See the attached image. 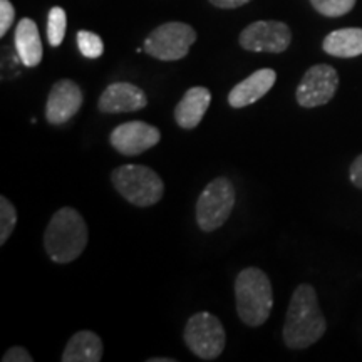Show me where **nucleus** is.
Returning <instances> with one entry per match:
<instances>
[{
	"instance_id": "nucleus-1",
	"label": "nucleus",
	"mask_w": 362,
	"mask_h": 362,
	"mask_svg": "<svg viewBox=\"0 0 362 362\" xmlns=\"http://www.w3.org/2000/svg\"><path fill=\"white\" fill-rule=\"evenodd\" d=\"M327 330V320L319 307L315 288L300 284L293 291L284 324V342L288 349H307Z\"/></svg>"
},
{
	"instance_id": "nucleus-2",
	"label": "nucleus",
	"mask_w": 362,
	"mask_h": 362,
	"mask_svg": "<svg viewBox=\"0 0 362 362\" xmlns=\"http://www.w3.org/2000/svg\"><path fill=\"white\" fill-rule=\"evenodd\" d=\"M88 225L74 208L57 210L44 233V248L49 259L56 264L74 262L88 247Z\"/></svg>"
},
{
	"instance_id": "nucleus-3",
	"label": "nucleus",
	"mask_w": 362,
	"mask_h": 362,
	"mask_svg": "<svg viewBox=\"0 0 362 362\" xmlns=\"http://www.w3.org/2000/svg\"><path fill=\"white\" fill-rule=\"evenodd\" d=\"M235 302L240 320L248 327H260L274 307V288L264 270L243 269L235 279Z\"/></svg>"
},
{
	"instance_id": "nucleus-4",
	"label": "nucleus",
	"mask_w": 362,
	"mask_h": 362,
	"mask_svg": "<svg viewBox=\"0 0 362 362\" xmlns=\"http://www.w3.org/2000/svg\"><path fill=\"white\" fill-rule=\"evenodd\" d=\"M117 193L138 208L156 205L165 194V183L155 170L144 165H123L111 175Z\"/></svg>"
},
{
	"instance_id": "nucleus-5",
	"label": "nucleus",
	"mask_w": 362,
	"mask_h": 362,
	"mask_svg": "<svg viewBox=\"0 0 362 362\" xmlns=\"http://www.w3.org/2000/svg\"><path fill=\"white\" fill-rule=\"evenodd\" d=\"M235 187L225 176L206 185L197 202V223L203 232H215L232 215L235 208Z\"/></svg>"
},
{
	"instance_id": "nucleus-6",
	"label": "nucleus",
	"mask_w": 362,
	"mask_h": 362,
	"mask_svg": "<svg viewBox=\"0 0 362 362\" xmlns=\"http://www.w3.org/2000/svg\"><path fill=\"white\" fill-rule=\"evenodd\" d=\"M185 344L203 361H215L225 349V329L220 319L210 312H197L188 319L183 332Z\"/></svg>"
},
{
	"instance_id": "nucleus-7",
	"label": "nucleus",
	"mask_w": 362,
	"mask_h": 362,
	"mask_svg": "<svg viewBox=\"0 0 362 362\" xmlns=\"http://www.w3.org/2000/svg\"><path fill=\"white\" fill-rule=\"evenodd\" d=\"M197 40V30L185 22H166L144 39V52L158 61H180L187 57Z\"/></svg>"
},
{
	"instance_id": "nucleus-8",
	"label": "nucleus",
	"mask_w": 362,
	"mask_h": 362,
	"mask_svg": "<svg viewBox=\"0 0 362 362\" xmlns=\"http://www.w3.org/2000/svg\"><path fill=\"white\" fill-rule=\"evenodd\" d=\"M292 40L291 27L280 21H257L247 25L238 42L245 51L280 54L287 51Z\"/></svg>"
},
{
	"instance_id": "nucleus-9",
	"label": "nucleus",
	"mask_w": 362,
	"mask_h": 362,
	"mask_svg": "<svg viewBox=\"0 0 362 362\" xmlns=\"http://www.w3.org/2000/svg\"><path fill=\"white\" fill-rule=\"evenodd\" d=\"M339 88V74L332 66H312L297 88V103L302 107H317L327 104Z\"/></svg>"
},
{
	"instance_id": "nucleus-10",
	"label": "nucleus",
	"mask_w": 362,
	"mask_h": 362,
	"mask_svg": "<svg viewBox=\"0 0 362 362\" xmlns=\"http://www.w3.org/2000/svg\"><path fill=\"white\" fill-rule=\"evenodd\" d=\"M161 139L160 129L144 121H128L111 131L110 143L124 156H138L156 146Z\"/></svg>"
},
{
	"instance_id": "nucleus-11",
	"label": "nucleus",
	"mask_w": 362,
	"mask_h": 362,
	"mask_svg": "<svg viewBox=\"0 0 362 362\" xmlns=\"http://www.w3.org/2000/svg\"><path fill=\"white\" fill-rule=\"evenodd\" d=\"M83 90L74 81L61 79L52 86L45 103V119L54 126L66 124L83 106Z\"/></svg>"
},
{
	"instance_id": "nucleus-12",
	"label": "nucleus",
	"mask_w": 362,
	"mask_h": 362,
	"mask_svg": "<svg viewBox=\"0 0 362 362\" xmlns=\"http://www.w3.org/2000/svg\"><path fill=\"white\" fill-rule=\"evenodd\" d=\"M146 104L148 98L141 88L131 83H115L103 90L98 107L104 115H119L139 111Z\"/></svg>"
},
{
	"instance_id": "nucleus-13",
	"label": "nucleus",
	"mask_w": 362,
	"mask_h": 362,
	"mask_svg": "<svg viewBox=\"0 0 362 362\" xmlns=\"http://www.w3.org/2000/svg\"><path fill=\"white\" fill-rule=\"evenodd\" d=\"M275 81H277V72L274 69L265 67V69L255 71L230 90L228 104L235 110L250 106V104L259 101L274 88Z\"/></svg>"
},
{
	"instance_id": "nucleus-14",
	"label": "nucleus",
	"mask_w": 362,
	"mask_h": 362,
	"mask_svg": "<svg viewBox=\"0 0 362 362\" xmlns=\"http://www.w3.org/2000/svg\"><path fill=\"white\" fill-rule=\"evenodd\" d=\"M211 103V93L203 86L189 88L175 107V121L180 128L194 129L202 123L203 116Z\"/></svg>"
},
{
	"instance_id": "nucleus-15",
	"label": "nucleus",
	"mask_w": 362,
	"mask_h": 362,
	"mask_svg": "<svg viewBox=\"0 0 362 362\" xmlns=\"http://www.w3.org/2000/svg\"><path fill=\"white\" fill-rule=\"evenodd\" d=\"M16 51L25 67H35L42 61V40H40L37 24L29 17L19 21L16 29Z\"/></svg>"
},
{
	"instance_id": "nucleus-16",
	"label": "nucleus",
	"mask_w": 362,
	"mask_h": 362,
	"mask_svg": "<svg viewBox=\"0 0 362 362\" xmlns=\"http://www.w3.org/2000/svg\"><path fill=\"white\" fill-rule=\"evenodd\" d=\"M103 341L93 330H81L69 339L64 352H62V362H99L103 359Z\"/></svg>"
},
{
	"instance_id": "nucleus-17",
	"label": "nucleus",
	"mask_w": 362,
	"mask_h": 362,
	"mask_svg": "<svg viewBox=\"0 0 362 362\" xmlns=\"http://www.w3.org/2000/svg\"><path fill=\"white\" fill-rule=\"evenodd\" d=\"M324 51L334 57H357L362 54V29L346 27L330 33L322 42Z\"/></svg>"
},
{
	"instance_id": "nucleus-18",
	"label": "nucleus",
	"mask_w": 362,
	"mask_h": 362,
	"mask_svg": "<svg viewBox=\"0 0 362 362\" xmlns=\"http://www.w3.org/2000/svg\"><path fill=\"white\" fill-rule=\"evenodd\" d=\"M67 16L62 7H52L47 13V40L52 47H59L66 37Z\"/></svg>"
},
{
	"instance_id": "nucleus-19",
	"label": "nucleus",
	"mask_w": 362,
	"mask_h": 362,
	"mask_svg": "<svg viewBox=\"0 0 362 362\" xmlns=\"http://www.w3.org/2000/svg\"><path fill=\"white\" fill-rule=\"evenodd\" d=\"M17 225V210L11 200L0 197V245H6Z\"/></svg>"
},
{
	"instance_id": "nucleus-20",
	"label": "nucleus",
	"mask_w": 362,
	"mask_h": 362,
	"mask_svg": "<svg viewBox=\"0 0 362 362\" xmlns=\"http://www.w3.org/2000/svg\"><path fill=\"white\" fill-rule=\"evenodd\" d=\"M310 4L320 16L342 17L354 8L356 0H310Z\"/></svg>"
},
{
	"instance_id": "nucleus-21",
	"label": "nucleus",
	"mask_w": 362,
	"mask_h": 362,
	"mask_svg": "<svg viewBox=\"0 0 362 362\" xmlns=\"http://www.w3.org/2000/svg\"><path fill=\"white\" fill-rule=\"evenodd\" d=\"M78 47L79 52L88 59H98L104 52V42L98 34L90 30H79L78 33Z\"/></svg>"
},
{
	"instance_id": "nucleus-22",
	"label": "nucleus",
	"mask_w": 362,
	"mask_h": 362,
	"mask_svg": "<svg viewBox=\"0 0 362 362\" xmlns=\"http://www.w3.org/2000/svg\"><path fill=\"white\" fill-rule=\"evenodd\" d=\"M16 19V8L11 0H0V37L7 34Z\"/></svg>"
},
{
	"instance_id": "nucleus-23",
	"label": "nucleus",
	"mask_w": 362,
	"mask_h": 362,
	"mask_svg": "<svg viewBox=\"0 0 362 362\" xmlns=\"http://www.w3.org/2000/svg\"><path fill=\"white\" fill-rule=\"evenodd\" d=\"M4 362H33L34 357L29 354V351L24 349V347L16 346L11 347L6 354L2 357Z\"/></svg>"
},
{
	"instance_id": "nucleus-24",
	"label": "nucleus",
	"mask_w": 362,
	"mask_h": 362,
	"mask_svg": "<svg viewBox=\"0 0 362 362\" xmlns=\"http://www.w3.org/2000/svg\"><path fill=\"white\" fill-rule=\"evenodd\" d=\"M349 176L352 183H354L357 188L362 189V155H359L354 161H352Z\"/></svg>"
},
{
	"instance_id": "nucleus-25",
	"label": "nucleus",
	"mask_w": 362,
	"mask_h": 362,
	"mask_svg": "<svg viewBox=\"0 0 362 362\" xmlns=\"http://www.w3.org/2000/svg\"><path fill=\"white\" fill-rule=\"evenodd\" d=\"M208 2L218 8H238L248 2H252V0H208Z\"/></svg>"
},
{
	"instance_id": "nucleus-26",
	"label": "nucleus",
	"mask_w": 362,
	"mask_h": 362,
	"mask_svg": "<svg viewBox=\"0 0 362 362\" xmlns=\"http://www.w3.org/2000/svg\"><path fill=\"white\" fill-rule=\"evenodd\" d=\"M149 362H173L175 359H170V357H151V359H148Z\"/></svg>"
}]
</instances>
